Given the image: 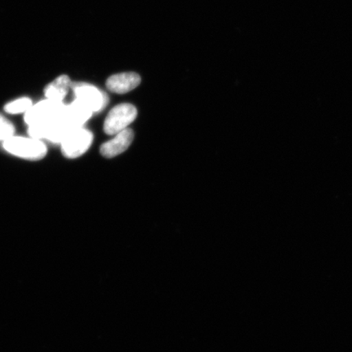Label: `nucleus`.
<instances>
[{
    "instance_id": "obj_9",
    "label": "nucleus",
    "mask_w": 352,
    "mask_h": 352,
    "mask_svg": "<svg viewBox=\"0 0 352 352\" xmlns=\"http://www.w3.org/2000/svg\"><path fill=\"white\" fill-rule=\"evenodd\" d=\"M142 82L139 74L131 73H122L114 74L109 77L107 81V87L110 91L118 94H124L135 89Z\"/></svg>"
},
{
    "instance_id": "obj_5",
    "label": "nucleus",
    "mask_w": 352,
    "mask_h": 352,
    "mask_svg": "<svg viewBox=\"0 0 352 352\" xmlns=\"http://www.w3.org/2000/svg\"><path fill=\"white\" fill-rule=\"evenodd\" d=\"M70 131L60 116L54 121L29 126L28 134L30 138L60 144Z\"/></svg>"
},
{
    "instance_id": "obj_11",
    "label": "nucleus",
    "mask_w": 352,
    "mask_h": 352,
    "mask_svg": "<svg viewBox=\"0 0 352 352\" xmlns=\"http://www.w3.org/2000/svg\"><path fill=\"white\" fill-rule=\"evenodd\" d=\"M32 107V100L28 98H23L8 103L6 107H4V110H6L8 113L10 114L25 113L28 112L29 109Z\"/></svg>"
},
{
    "instance_id": "obj_10",
    "label": "nucleus",
    "mask_w": 352,
    "mask_h": 352,
    "mask_svg": "<svg viewBox=\"0 0 352 352\" xmlns=\"http://www.w3.org/2000/svg\"><path fill=\"white\" fill-rule=\"evenodd\" d=\"M72 82L67 76H61L56 78L45 87L44 94L46 99L63 102L69 91L72 89Z\"/></svg>"
},
{
    "instance_id": "obj_4",
    "label": "nucleus",
    "mask_w": 352,
    "mask_h": 352,
    "mask_svg": "<svg viewBox=\"0 0 352 352\" xmlns=\"http://www.w3.org/2000/svg\"><path fill=\"white\" fill-rule=\"evenodd\" d=\"M94 135L90 131L80 129L70 131L61 142L60 148L63 155L67 158H76L85 153L90 148Z\"/></svg>"
},
{
    "instance_id": "obj_7",
    "label": "nucleus",
    "mask_w": 352,
    "mask_h": 352,
    "mask_svg": "<svg viewBox=\"0 0 352 352\" xmlns=\"http://www.w3.org/2000/svg\"><path fill=\"white\" fill-rule=\"evenodd\" d=\"M92 114L94 113L80 101L74 100L72 104L65 105L63 114H61V120L70 129L74 130L82 127V125L85 124Z\"/></svg>"
},
{
    "instance_id": "obj_8",
    "label": "nucleus",
    "mask_w": 352,
    "mask_h": 352,
    "mask_svg": "<svg viewBox=\"0 0 352 352\" xmlns=\"http://www.w3.org/2000/svg\"><path fill=\"white\" fill-rule=\"evenodd\" d=\"M134 133L131 129H126L118 133L112 140L104 143L100 147L101 155L113 157L126 151L133 142Z\"/></svg>"
},
{
    "instance_id": "obj_12",
    "label": "nucleus",
    "mask_w": 352,
    "mask_h": 352,
    "mask_svg": "<svg viewBox=\"0 0 352 352\" xmlns=\"http://www.w3.org/2000/svg\"><path fill=\"white\" fill-rule=\"evenodd\" d=\"M15 134V126L0 113V142H6Z\"/></svg>"
},
{
    "instance_id": "obj_3",
    "label": "nucleus",
    "mask_w": 352,
    "mask_h": 352,
    "mask_svg": "<svg viewBox=\"0 0 352 352\" xmlns=\"http://www.w3.org/2000/svg\"><path fill=\"white\" fill-rule=\"evenodd\" d=\"M138 116V110L131 104H121L111 109L105 118L104 131L109 135L125 130Z\"/></svg>"
},
{
    "instance_id": "obj_2",
    "label": "nucleus",
    "mask_w": 352,
    "mask_h": 352,
    "mask_svg": "<svg viewBox=\"0 0 352 352\" xmlns=\"http://www.w3.org/2000/svg\"><path fill=\"white\" fill-rule=\"evenodd\" d=\"M65 104L46 99L41 101L25 113V122L28 126L41 124L59 118L63 114Z\"/></svg>"
},
{
    "instance_id": "obj_1",
    "label": "nucleus",
    "mask_w": 352,
    "mask_h": 352,
    "mask_svg": "<svg viewBox=\"0 0 352 352\" xmlns=\"http://www.w3.org/2000/svg\"><path fill=\"white\" fill-rule=\"evenodd\" d=\"M3 147L12 155L30 161L41 160L47 153L43 140L23 136H12L3 142Z\"/></svg>"
},
{
    "instance_id": "obj_6",
    "label": "nucleus",
    "mask_w": 352,
    "mask_h": 352,
    "mask_svg": "<svg viewBox=\"0 0 352 352\" xmlns=\"http://www.w3.org/2000/svg\"><path fill=\"white\" fill-rule=\"evenodd\" d=\"M76 100L85 105L92 113L100 112L107 105V96L94 85L85 82L72 83Z\"/></svg>"
}]
</instances>
